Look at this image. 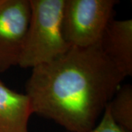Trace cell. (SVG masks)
<instances>
[{"mask_svg":"<svg viewBox=\"0 0 132 132\" xmlns=\"http://www.w3.org/2000/svg\"><path fill=\"white\" fill-rule=\"evenodd\" d=\"M124 79L99 43L71 46L55 60L33 68L26 94L34 113L52 120L66 131L88 132Z\"/></svg>","mask_w":132,"mask_h":132,"instance_id":"obj_1","label":"cell"},{"mask_svg":"<svg viewBox=\"0 0 132 132\" xmlns=\"http://www.w3.org/2000/svg\"><path fill=\"white\" fill-rule=\"evenodd\" d=\"M31 15L18 65L33 68L55 60L70 46L62 32L65 0H29Z\"/></svg>","mask_w":132,"mask_h":132,"instance_id":"obj_2","label":"cell"},{"mask_svg":"<svg viewBox=\"0 0 132 132\" xmlns=\"http://www.w3.org/2000/svg\"><path fill=\"white\" fill-rule=\"evenodd\" d=\"M118 3L117 0H65L62 32L65 42L79 48L98 44Z\"/></svg>","mask_w":132,"mask_h":132,"instance_id":"obj_3","label":"cell"},{"mask_svg":"<svg viewBox=\"0 0 132 132\" xmlns=\"http://www.w3.org/2000/svg\"><path fill=\"white\" fill-rule=\"evenodd\" d=\"M30 15L29 0H0V73L18 65Z\"/></svg>","mask_w":132,"mask_h":132,"instance_id":"obj_4","label":"cell"},{"mask_svg":"<svg viewBox=\"0 0 132 132\" xmlns=\"http://www.w3.org/2000/svg\"><path fill=\"white\" fill-rule=\"evenodd\" d=\"M99 46L125 78L132 75L131 19H112L105 29Z\"/></svg>","mask_w":132,"mask_h":132,"instance_id":"obj_5","label":"cell"},{"mask_svg":"<svg viewBox=\"0 0 132 132\" xmlns=\"http://www.w3.org/2000/svg\"><path fill=\"white\" fill-rule=\"evenodd\" d=\"M34 114L31 99L0 81V132H29L28 124Z\"/></svg>","mask_w":132,"mask_h":132,"instance_id":"obj_6","label":"cell"},{"mask_svg":"<svg viewBox=\"0 0 132 132\" xmlns=\"http://www.w3.org/2000/svg\"><path fill=\"white\" fill-rule=\"evenodd\" d=\"M111 117L119 126L132 132V86H120L106 106Z\"/></svg>","mask_w":132,"mask_h":132,"instance_id":"obj_7","label":"cell"},{"mask_svg":"<svg viewBox=\"0 0 132 132\" xmlns=\"http://www.w3.org/2000/svg\"><path fill=\"white\" fill-rule=\"evenodd\" d=\"M69 132V131H64ZM88 132H128L119 126L111 117L108 107L106 106L100 123Z\"/></svg>","mask_w":132,"mask_h":132,"instance_id":"obj_8","label":"cell"}]
</instances>
